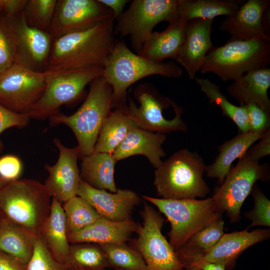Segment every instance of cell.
Here are the masks:
<instances>
[{"mask_svg":"<svg viewBox=\"0 0 270 270\" xmlns=\"http://www.w3.org/2000/svg\"><path fill=\"white\" fill-rule=\"evenodd\" d=\"M54 144L59 152L58 159L54 165L46 164L48 176L44 184L52 198L62 204L76 196L81 182L77 161L80 156L78 146H65L58 138Z\"/></svg>","mask_w":270,"mask_h":270,"instance_id":"16","label":"cell"},{"mask_svg":"<svg viewBox=\"0 0 270 270\" xmlns=\"http://www.w3.org/2000/svg\"><path fill=\"white\" fill-rule=\"evenodd\" d=\"M0 270H27L26 266L0 250Z\"/></svg>","mask_w":270,"mask_h":270,"instance_id":"45","label":"cell"},{"mask_svg":"<svg viewBox=\"0 0 270 270\" xmlns=\"http://www.w3.org/2000/svg\"><path fill=\"white\" fill-rule=\"evenodd\" d=\"M113 17L88 30L54 39L44 72L103 68L114 38Z\"/></svg>","mask_w":270,"mask_h":270,"instance_id":"1","label":"cell"},{"mask_svg":"<svg viewBox=\"0 0 270 270\" xmlns=\"http://www.w3.org/2000/svg\"><path fill=\"white\" fill-rule=\"evenodd\" d=\"M113 16L98 0H58L47 30L52 39L88 30Z\"/></svg>","mask_w":270,"mask_h":270,"instance_id":"13","label":"cell"},{"mask_svg":"<svg viewBox=\"0 0 270 270\" xmlns=\"http://www.w3.org/2000/svg\"><path fill=\"white\" fill-rule=\"evenodd\" d=\"M196 82L206 94L210 104L219 106L224 115L232 120L240 132L250 131L248 116L244 106H237L229 102L219 86L208 78H196Z\"/></svg>","mask_w":270,"mask_h":270,"instance_id":"32","label":"cell"},{"mask_svg":"<svg viewBox=\"0 0 270 270\" xmlns=\"http://www.w3.org/2000/svg\"><path fill=\"white\" fill-rule=\"evenodd\" d=\"M76 196L86 200L101 217L116 222L132 220L133 210L141 202L132 190L118 188L116 192H111L92 187L82 180Z\"/></svg>","mask_w":270,"mask_h":270,"instance_id":"18","label":"cell"},{"mask_svg":"<svg viewBox=\"0 0 270 270\" xmlns=\"http://www.w3.org/2000/svg\"><path fill=\"white\" fill-rule=\"evenodd\" d=\"M140 216L142 222L132 246L141 254L148 270H184L174 249L162 234L161 214L145 204Z\"/></svg>","mask_w":270,"mask_h":270,"instance_id":"11","label":"cell"},{"mask_svg":"<svg viewBox=\"0 0 270 270\" xmlns=\"http://www.w3.org/2000/svg\"><path fill=\"white\" fill-rule=\"evenodd\" d=\"M143 198L156 206L170 222L169 242L175 251L212 222L222 218L212 197L204 199H165L148 196Z\"/></svg>","mask_w":270,"mask_h":270,"instance_id":"7","label":"cell"},{"mask_svg":"<svg viewBox=\"0 0 270 270\" xmlns=\"http://www.w3.org/2000/svg\"><path fill=\"white\" fill-rule=\"evenodd\" d=\"M112 87L102 76L90 82L87 96L74 114L58 112L48 118L52 126L64 124L74 134L80 156L91 154L105 120L111 112Z\"/></svg>","mask_w":270,"mask_h":270,"instance_id":"3","label":"cell"},{"mask_svg":"<svg viewBox=\"0 0 270 270\" xmlns=\"http://www.w3.org/2000/svg\"><path fill=\"white\" fill-rule=\"evenodd\" d=\"M46 77V72L14 62L0 74V104L12 112L28 114L44 91Z\"/></svg>","mask_w":270,"mask_h":270,"instance_id":"12","label":"cell"},{"mask_svg":"<svg viewBox=\"0 0 270 270\" xmlns=\"http://www.w3.org/2000/svg\"><path fill=\"white\" fill-rule=\"evenodd\" d=\"M269 0H248L232 16L221 23L220 30L228 33L230 39L248 40L260 38L270 40L268 28Z\"/></svg>","mask_w":270,"mask_h":270,"instance_id":"17","label":"cell"},{"mask_svg":"<svg viewBox=\"0 0 270 270\" xmlns=\"http://www.w3.org/2000/svg\"><path fill=\"white\" fill-rule=\"evenodd\" d=\"M252 194L254 206L252 209L245 213L244 216L250 222V227L265 226L270 227V200L257 185L254 186Z\"/></svg>","mask_w":270,"mask_h":270,"instance_id":"39","label":"cell"},{"mask_svg":"<svg viewBox=\"0 0 270 270\" xmlns=\"http://www.w3.org/2000/svg\"><path fill=\"white\" fill-rule=\"evenodd\" d=\"M30 119L28 114L12 112L0 104V134L5 130L12 127L26 126ZM2 148V144L0 141V153Z\"/></svg>","mask_w":270,"mask_h":270,"instance_id":"42","label":"cell"},{"mask_svg":"<svg viewBox=\"0 0 270 270\" xmlns=\"http://www.w3.org/2000/svg\"><path fill=\"white\" fill-rule=\"evenodd\" d=\"M39 234L54 256L64 264L70 248L62 204L52 198L50 214Z\"/></svg>","mask_w":270,"mask_h":270,"instance_id":"26","label":"cell"},{"mask_svg":"<svg viewBox=\"0 0 270 270\" xmlns=\"http://www.w3.org/2000/svg\"><path fill=\"white\" fill-rule=\"evenodd\" d=\"M224 224L222 218L212 222L176 250L184 270L202 258L218 242L224 234Z\"/></svg>","mask_w":270,"mask_h":270,"instance_id":"30","label":"cell"},{"mask_svg":"<svg viewBox=\"0 0 270 270\" xmlns=\"http://www.w3.org/2000/svg\"><path fill=\"white\" fill-rule=\"evenodd\" d=\"M248 114L250 130L253 132H266L270 124V113L254 104L244 105Z\"/></svg>","mask_w":270,"mask_h":270,"instance_id":"41","label":"cell"},{"mask_svg":"<svg viewBox=\"0 0 270 270\" xmlns=\"http://www.w3.org/2000/svg\"><path fill=\"white\" fill-rule=\"evenodd\" d=\"M58 0H28L24 12L30 27L47 32L52 20Z\"/></svg>","mask_w":270,"mask_h":270,"instance_id":"36","label":"cell"},{"mask_svg":"<svg viewBox=\"0 0 270 270\" xmlns=\"http://www.w3.org/2000/svg\"><path fill=\"white\" fill-rule=\"evenodd\" d=\"M28 0H0V13L12 17L22 12Z\"/></svg>","mask_w":270,"mask_h":270,"instance_id":"44","label":"cell"},{"mask_svg":"<svg viewBox=\"0 0 270 270\" xmlns=\"http://www.w3.org/2000/svg\"><path fill=\"white\" fill-rule=\"evenodd\" d=\"M270 131L268 130L260 138V141L246 153L254 160L258 161L270 154Z\"/></svg>","mask_w":270,"mask_h":270,"instance_id":"43","label":"cell"},{"mask_svg":"<svg viewBox=\"0 0 270 270\" xmlns=\"http://www.w3.org/2000/svg\"><path fill=\"white\" fill-rule=\"evenodd\" d=\"M136 126L124 104L116 108L104 122L94 152L112 154L128 132Z\"/></svg>","mask_w":270,"mask_h":270,"instance_id":"29","label":"cell"},{"mask_svg":"<svg viewBox=\"0 0 270 270\" xmlns=\"http://www.w3.org/2000/svg\"><path fill=\"white\" fill-rule=\"evenodd\" d=\"M46 72L44 91L28 114L30 118H49L60 112L61 106L75 100L88 84L102 76L103 68Z\"/></svg>","mask_w":270,"mask_h":270,"instance_id":"8","label":"cell"},{"mask_svg":"<svg viewBox=\"0 0 270 270\" xmlns=\"http://www.w3.org/2000/svg\"><path fill=\"white\" fill-rule=\"evenodd\" d=\"M8 18L16 40L15 62L34 71L44 72L53 40L51 36L47 32L29 26L24 11Z\"/></svg>","mask_w":270,"mask_h":270,"instance_id":"15","label":"cell"},{"mask_svg":"<svg viewBox=\"0 0 270 270\" xmlns=\"http://www.w3.org/2000/svg\"><path fill=\"white\" fill-rule=\"evenodd\" d=\"M166 139L162 133L154 132L136 126L132 128L114 151L117 162L134 155H143L156 168L166 154L162 146Z\"/></svg>","mask_w":270,"mask_h":270,"instance_id":"22","label":"cell"},{"mask_svg":"<svg viewBox=\"0 0 270 270\" xmlns=\"http://www.w3.org/2000/svg\"><path fill=\"white\" fill-rule=\"evenodd\" d=\"M27 270H66L64 264L52 255L40 234L35 242L32 256L26 264Z\"/></svg>","mask_w":270,"mask_h":270,"instance_id":"38","label":"cell"},{"mask_svg":"<svg viewBox=\"0 0 270 270\" xmlns=\"http://www.w3.org/2000/svg\"><path fill=\"white\" fill-rule=\"evenodd\" d=\"M16 44L9 18L0 13V74L16 61Z\"/></svg>","mask_w":270,"mask_h":270,"instance_id":"37","label":"cell"},{"mask_svg":"<svg viewBox=\"0 0 270 270\" xmlns=\"http://www.w3.org/2000/svg\"><path fill=\"white\" fill-rule=\"evenodd\" d=\"M100 246L109 268L124 270H148L141 254L126 242Z\"/></svg>","mask_w":270,"mask_h":270,"instance_id":"34","label":"cell"},{"mask_svg":"<svg viewBox=\"0 0 270 270\" xmlns=\"http://www.w3.org/2000/svg\"><path fill=\"white\" fill-rule=\"evenodd\" d=\"M184 270H226L224 265L207 262H196Z\"/></svg>","mask_w":270,"mask_h":270,"instance_id":"47","label":"cell"},{"mask_svg":"<svg viewBox=\"0 0 270 270\" xmlns=\"http://www.w3.org/2000/svg\"><path fill=\"white\" fill-rule=\"evenodd\" d=\"M227 88L228 94L240 106L254 104L270 112L268 90L270 86V68L268 67L249 72L233 80Z\"/></svg>","mask_w":270,"mask_h":270,"instance_id":"23","label":"cell"},{"mask_svg":"<svg viewBox=\"0 0 270 270\" xmlns=\"http://www.w3.org/2000/svg\"><path fill=\"white\" fill-rule=\"evenodd\" d=\"M266 132L249 131L240 132L232 138L224 142L219 148V153L214 162L206 166V176L216 178L221 184L229 173L231 166L237 158H240L256 140L260 139Z\"/></svg>","mask_w":270,"mask_h":270,"instance_id":"25","label":"cell"},{"mask_svg":"<svg viewBox=\"0 0 270 270\" xmlns=\"http://www.w3.org/2000/svg\"><path fill=\"white\" fill-rule=\"evenodd\" d=\"M243 2L237 0H178V14L188 21L214 20L219 16L233 15Z\"/></svg>","mask_w":270,"mask_h":270,"instance_id":"31","label":"cell"},{"mask_svg":"<svg viewBox=\"0 0 270 270\" xmlns=\"http://www.w3.org/2000/svg\"><path fill=\"white\" fill-rule=\"evenodd\" d=\"M62 206L68 234L84 228L101 217L86 200L78 196L71 198Z\"/></svg>","mask_w":270,"mask_h":270,"instance_id":"35","label":"cell"},{"mask_svg":"<svg viewBox=\"0 0 270 270\" xmlns=\"http://www.w3.org/2000/svg\"><path fill=\"white\" fill-rule=\"evenodd\" d=\"M116 162L112 154L93 152L82 158L81 180L94 188L116 192L118 190L114 179Z\"/></svg>","mask_w":270,"mask_h":270,"instance_id":"28","label":"cell"},{"mask_svg":"<svg viewBox=\"0 0 270 270\" xmlns=\"http://www.w3.org/2000/svg\"><path fill=\"white\" fill-rule=\"evenodd\" d=\"M98 1L111 10L114 20L122 13L124 8L129 2L126 0H98Z\"/></svg>","mask_w":270,"mask_h":270,"instance_id":"46","label":"cell"},{"mask_svg":"<svg viewBox=\"0 0 270 270\" xmlns=\"http://www.w3.org/2000/svg\"><path fill=\"white\" fill-rule=\"evenodd\" d=\"M9 182L0 178V188L6 186Z\"/></svg>","mask_w":270,"mask_h":270,"instance_id":"48","label":"cell"},{"mask_svg":"<svg viewBox=\"0 0 270 270\" xmlns=\"http://www.w3.org/2000/svg\"><path fill=\"white\" fill-rule=\"evenodd\" d=\"M1 221H2V218H1V216H0V225L1 224Z\"/></svg>","mask_w":270,"mask_h":270,"instance_id":"49","label":"cell"},{"mask_svg":"<svg viewBox=\"0 0 270 270\" xmlns=\"http://www.w3.org/2000/svg\"><path fill=\"white\" fill-rule=\"evenodd\" d=\"M38 234L2 218L0 250L26 266L31 258Z\"/></svg>","mask_w":270,"mask_h":270,"instance_id":"27","label":"cell"},{"mask_svg":"<svg viewBox=\"0 0 270 270\" xmlns=\"http://www.w3.org/2000/svg\"><path fill=\"white\" fill-rule=\"evenodd\" d=\"M182 74V68L174 62L148 60L134 53L124 42L116 40L102 76L112 87V106L116 108L124 104L128 88L138 80L152 75L178 78Z\"/></svg>","mask_w":270,"mask_h":270,"instance_id":"2","label":"cell"},{"mask_svg":"<svg viewBox=\"0 0 270 270\" xmlns=\"http://www.w3.org/2000/svg\"><path fill=\"white\" fill-rule=\"evenodd\" d=\"M64 264L66 270H106L109 268L100 246L92 243L72 244Z\"/></svg>","mask_w":270,"mask_h":270,"instance_id":"33","label":"cell"},{"mask_svg":"<svg viewBox=\"0 0 270 270\" xmlns=\"http://www.w3.org/2000/svg\"><path fill=\"white\" fill-rule=\"evenodd\" d=\"M214 20L196 18L188 21L185 38L175 60L186 71L190 80H194L206 56L214 47L211 40Z\"/></svg>","mask_w":270,"mask_h":270,"instance_id":"19","label":"cell"},{"mask_svg":"<svg viewBox=\"0 0 270 270\" xmlns=\"http://www.w3.org/2000/svg\"><path fill=\"white\" fill-rule=\"evenodd\" d=\"M114 270H120V269H114Z\"/></svg>","mask_w":270,"mask_h":270,"instance_id":"50","label":"cell"},{"mask_svg":"<svg viewBox=\"0 0 270 270\" xmlns=\"http://www.w3.org/2000/svg\"><path fill=\"white\" fill-rule=\"evenodd\" d=\"M178 0H134L116 19L114 34L129 36L132 48L138 53L157 24L164 21L170 24L178 18Z\"/></svg>","mask_w":270,"mask_h":270,"instance_id":"9","label":"cell"},{"mask_svg":"<svg viewBox=\"0 0 270 270\" xmlns=\"http://www.w3.org/2000/svg\"><path fill=\"white\" fill-rule=\"evenodd\" d=\"M270 62V40L260 38L230 39L213 47L206 56L200 71L212 72L223 81L234 80L252 70L267 67Z\"/></svg>","mask_w":270,"mask_h":270,"instance_id":"6","label":"cell"},{"mask_svg":"<svg viewBox=\"0 0 270 270\" xmlns=\"http://www.w3.org/2000/svg\"><path fill=\"white\" fill-rule=\"evenodd\" d=\"M206 167L196 153L185 149L176 152L154 172L158 195L165 199L204 198L210 192L203 178Z\"/></svg>","mask_w":270,"mask_h":270,"instance_id":"4","label":"cell"},{"mask_svg":"<svg viewBox=\"0 0 270 270\" xmlns=\"http://www.w3.org/2000/svg\"><path fill=\"white\" fill-rule=\"evenodd\" d=\"M22 168L21 160L15 155L7 154L0 158V178L6 181L18 180Z\"/></svg>","mask_w":270,"mask_h":270,"instance_id":"40","label":"cell"},{"mask_svg":"<svg viewBox=\"0 0 270 270\" xmlns=\"http://www.w3.org/2000/svg\"><path fill=\"white\" fill-rule=\"evenodd\" d=\"M268 167L252 160L246 152L231 168L224 182L212 196L218 210L226 212L231 223L240 219V210L256 181L268 180Z\"/></svg>","mask_w":270,"mask_h":270,"instance_id":"10","label":"cell"},{"mask_svg":"<svg viewBox=\"0 0 270 270\" xmlns=\"http://www.w3.org/2000/svg\"><path fill=\"white\" fill-rule=\"evenodd\" d=\"M188 22L178 16L164 31L152 32L137 54L154 62L175 59L184 42Z\"/></svg>","mask_w":270,"mask_h":270,"instance_id":"24","label":"cell"},{"mask_svg":"<svg viewBox=\"0 0 270 270\" xmlns=\"http://www.w3.org/2000/svg\"><path fill=\"white\" fill-rule=\"evenodd\" d=\"M52 200L40 182L18 179L0 188V216L39 234L50 214Z\"/></svg>","mask_w":270,"mask_h":270,"instance_id":"5","label":"cell"},{"mask_svg":"<svg viewBox=\"0 0 270 270\" xmlns=\"http://www.w3.org/2000/svg\"><path fill=\"white\" fill-rule=\"evenodd\" d=\"M138 106L130 98L128 112L140 128L156 132L164 133L172 131H185L186 126L182 120V110L175 104L172 107L176 116L171 120L166 119L163 112L172 102L168 98L161 96L155 91L141 88L136 92Z\"/></svg>","mask_w":270,"mask_h":270,"instance_id":"14","label":"cell"},{"mask_svg":"<svg viewBox=\"0 0 270 270\" xmlns=\"http://www.w3.org/2000/svg\"><path fill=\"white\" fill-rule=\"evenodd\" d=\"M139 224L133 220L123 222L100 217L84 228L68 234L71 244L92 243L98 245L120 244L128 241L136 233Z\"/></svg>","mask_w":270,"mask_h":270,"instance_id":"21","label":"cell"},{"mask_svg":"<svg viewBox=\"0 0 270 270\" xmlns=\"http://www.w3.org/2000/svg\"><path fill=\"white\" fill-rule=\"evenodd\" d=\"M248 228L247 227L241 231L224 233L218 242L202 258L184 269L196 262H207L222 264L226 270H232L236 266V260L245 250L270 237V229L258 228L249 232Z\"/></svg>","mask_w":270,"mask_h":270,"instance_id":"20","label":"cell"}]
</instances>
